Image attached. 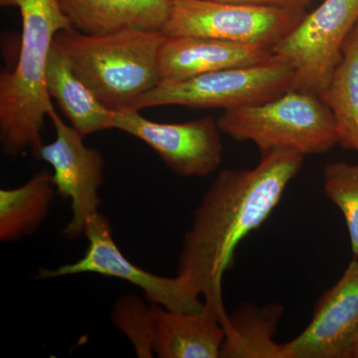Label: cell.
Instances as JSON below:
<instances>
[{"mask_svg":"<svg viewBox=\"0 0 358 358\" xmlns=\"http://www.w3.org/2000/svg\"><path fill=\"white\" fill-rule=\"evenodd\" d=\"M71 25L87 35L126 29L162 31L171 0H58Z\"/></svg>","mask_w":358,"mask_h":358,"instance_id":"obj_13","label":"cell"},{"mask_svg":"<svg viewBox=\"0 0 358 358\" xmlns=\"http://www.w3.org/2000/svg\"><path fill=\"white\" fill-rule=\"evenodd\" d=\"M319 96L334 115L338 145L358 152V23L345 40L329 86Z\"/></svg>","mask_w":358,"mask_h":358,"instance_id":"obj_18","label":"cell"},{"mask_svg":"<svg viewBox=\"0 0 358 358\" xmlns=\"http://www.w3.org/2000/svg\"><path fill=\"white\" fill-rule=\"evenodd\" d=\"M324 190L341 210L350 235L353 259L358 258V162H336L322 171Z\"/></svg>","mask_w":358,"mask_h":358,"instance_id":"obj_20","label":"cell"},{"mask_svg":"<svg viewBox=\"0 0 358 358\" xmlns=\"http://www.w3.org/2000/svg\"><path fill=\"white\" fill-rule=\"evenodd\" d=\"M352 358H358V336L355 338L352 350Z\"/></svg>","mask_w":358,"mask_h":358,"instance_id":"obj_22","label":"cell"},{"mask_svg":"<svg viewBox=\"0 0 358 358\" xmlns=\"http://www.w3.org/2000/svg\"><path fill=\"white\" fill-rule=\"evenodd\" d=\"M166 39L154 30L87 35L72 28L58 33L55 43L105 107L127 112L138 110L141 99L162 83L159 54Z\"/></svg>","mask_w":358,"mask_h":358,"instance_id":"obj_3","label":"cell"},{"mask_svg":"<svg viewBox=\"0 0 358 358\" xmlns=\"http://www.w3.org/2000/svg\"><path fill=\"white\" fill-rule=\"evenodd\" d=\"M52 173L41 171L18 187L0 190V241H20L38 230L55 199Z\"/></svg>","mask_w":358,"mask_h":358,"instance_id":"obj_17","label":"cell"},{"mask_svg":"<svg viewBox=\"0 0 358 358\" xmlns=\"http://www.w3.org/2000/svg\"><path fill=\"white\" fill-rule=\"evenodd\" d=\"M136 294L121 296L113 307L110 319L140 358L155 357V308Z\"/></svg>","mask_w":358,"mask_h":358,"instance_id":"obj_19","label":"cell"},{"mask_svg":"<svg viewBox=\"0 0 358 358\" xmlns=\"http://www.w3.org/2000/svg\"><path fill=\"white\" fill-rule=\"evenodd\" d=\"M284 307L244 303L219 319L224 329L220 358H289L286 343L275 341Z\"/></svg>","mask_w":358,"mask_h":358,"instance_id":"obj_15","label":"cell"},{"mask_svg":"<svg viewBox=\"0 0 358 358\" xmlns=\"http://www.w3.org/2000/svg\"><path fill=\"white\" fill-rule=\"evenodd\" d=\"M226 3L248 4V6L289 7V8L305 9L312 3V0H215Z\"/></svg>","mask_w":358,"mask_h":358,"instance_id":"obj_21","label":"cell"},{"mask_svg":"<svg viewBox=\"0 0 358 358\" xmlns=\"http://www.w3.org/2000/svg\"><path fill=\"white\" fill-rule=\"evenodd\" d=\"M217 122L221 133L251 141L261 155L275 150L324 155L338 145L334 115L312 92L289 90L266 103L224 110Z\"/></svg>","mask_w":358,"mask_h":358,"instance_id":"obj_4","label":"cell"},{"mask_svg":"<svg viewBox=\"0 0 358 358\" xmlns=\"http://www.w3.org/2000/svg\"><path fill=\"white\" fill-rule=\"evenodd\" d=\"M155 308V355L159 358H220L225 338L217 317L203 310Z\"/></svg>","mask_w":358,"mask_h":358,"instance_id":"obj_14","label":"cell"},{"mask_svg":"<svg viewBox=\"0 0 358 358\" xmlns=\"http://www.w3.org/2000/svg\"><path fill=\"white\" fill-rule=\"evenodd\" d=\"M110 129L143 141L182 178L209 176L222 162L221 131L210 115L180 124H162L145 119L140 110L115 112Z\"/></svg>","mask_w":358,"mask_h":358,"instance_id":"obj_10","label":"cell"},{"mask_svg":"<svg viewBox=\"0 0 358 358\" xmlns=\"http://www.w3.org/2000/svg\"><path fill=\"white\" fill-rule=\"evenodd\" d=\"M303 162L296 152L275 150L261 155L253 169H222L193 211L176 275L203 296L204 310L218 320L226 313L224 275L234 265L238 246L267 220Z\"/></svg>","mask_w":358,"mask_h":358,"instance_id":"obj_1","label":"cell"},{"mask_svg":"<svg viewBox=\"0 0 358 358\" xmlns=\"http://www.w3.org/2000/svg\"><path fill=\"white\" fill-rule=\"evenodd\" d=\"M88 240L86 253L76 262L55 268H41L35 279L51 280L82 274H95L115 278L143 291L150 303L176 312L199 313L203 310L201 296L178 275L164 277L154 274L131 262L122 254L113 238L107 217L100 214L87 226Z\"/></svg>","mask_w":358,"mask_h":358,"instance_id":"obj_8","label":"cell"},{"mask_svg":"<svg viewBox=\"0 0 358 358\" xmlns=\"http://www.w3.org/2000/svg\"><path fill=\"white\" fill-rule=\"evenodd\" d=\"M294 70L275 57L263 64L229 68L178 82H162L138 110L160 106L229 110L259 105L293 89Z\"/></svg>","mask_w":358,"mask_h":358,"instance_id":"obj_5","label":"cell"},{"mask_svg":"<svg viewBox=\"0 0 358 358\" xmlns=\"http://www.w3.org/2000/svg\"><path fill=\"white\" fill-rule=\"evenodd\" d=\"M48 117L55 128L54 141L40 148L37 159L50 164L59 195L69 199L72 217L62 230L69 240L85 235L87 226L100 215L105 159L98 150L87 147L85 136L66 124L51 105Z\"/></svg>","mask_w":358,"mask_h":358,"instance_id":"obj_9","label":"cell"},{"mask_svg":"<svg viewBox=\"0 0 358 358\" xmlns=\"http://www.w3.org/2000/svg\"><path fill=\"white\" fill-rule=\"evenodd\" d=\"M358 23V0H324L273 53L294 68L292 90L320 95L329 86L341 59L346 38Z\"/></svg>","mask_w":358,"mask_h":358,"instance_id":"obj_7","label":"cell"},{"mask_svg":"<svg viewBox=\"0 0 358 358\" xmlns=\"http://www.w3.org/2000/svg\"><path fill=\"white\" fill-rule=\"evenodd\" d=\"M45 83L49 96L57 102L71 126L85 138L110 129L115 112L105 107L80 80L55 41L47 60Z\"/></svg>","mask_w":358,"mask_h":358,"instance_id":"obj_16","label":"cell"},{"mask_svg":"<svg viewBox=\"0 0 358 358\" xmlns=\"http://www.w3.org/2000/svg\"><path fill=\"white\" fill-rule=\"evenodd\" d=\"M0 4L17 7L22 20L17 63L0 75L2 154L14 157L29 150L37 157L52 105L45 83L47 60L58 33L73 27L58 0H0Z\"/></svg>","mask_w":358,"mask_h":358,"instance_id":"obj_2","label":"cell"},{"mask_svg":"<svg viewBox=\"0 0 358 358\" xmlns=\"http://www.w3.org/2000/svg\"><path fill=\"white\" fill-rule=\"evenodd\" d=\"M307 14L289 7L226 3L215 0H171L166 36H199L271 49Z\"/></svg>","mask_w":358,"mask_h":358,"instance_id":"obj_6","label":"cell"},{"mask_svg":"<svg viewBox=\"0 0 358 358\" xmlns=\"http://www.w3.org/2000/svg\"><path fill=\"white\" fill-rule=\"evenodd\" d=\"M271 49L199 36H166L160 49L162 82H178L229 68L274 60Z\"/></svg>","mask_w":358,"mask_h":358,"instance_id":"obj_12","label":"cell"},{"mask_svg":"<svg viewBox=\"0 0 358 358\" xmlns=\"http://www.w3.org/2000/svg\"><path fill=\"white\" fill-rule=\"evenodd\" d=\"M358 336V258L320 296L308 326L286 343L289 358H352Z\"/></svg>","mask_w":358,"mask_h":358,"instance_id":"obj_11","label":"cell"}]
</instances>
